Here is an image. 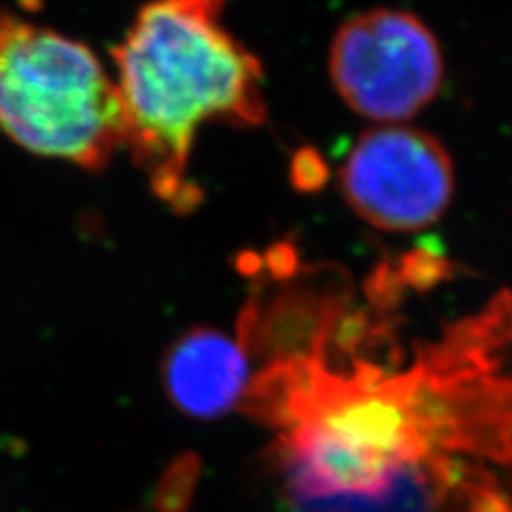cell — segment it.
<instances>
[{"mask_svg": "<svg viewBox=\"0 0 512 512\" xmlns=\"http://www.w3.org/2000/svg\"><path fill=\"white\" fill-rule=\"evenodd\" d=\"M227 0H150L114 47L124 148L154 195L175 214L197 210L203 190L190 180L199 128H237L267 118L259 58L224 26Z\"/></svg>", "mask_w": 512, "mask_h": 512, "instance_id": "obj_1", "label": "cell"}, {"mask_svg": "<svg viewBox=\"0 0 512 512\" xmlns=\"http://www.w3.org/2000/svg\"><path fill=\"white\" fill-rule=\"evenodd\" d=\"M0 131L37 156L103 171L124 148L116 82L88 45L0 13Z\"/></svg>", "mask_w": 512, "mask_h": 512, "instance_id": "obj_2", "label": "cell"}, {"mask_svg": "<svg viewBox=\"0 0 512 512\" xmlns=\"http://www.w3.org/2000/svg\"><path fill=\"white\" fill-rule=\"evenodd\" d=\"M335 92L357 116L404 124L438 99L442 47L431 28L402 9H370L348 18L329 47Z\"/></svg>", "mask_w": 512, "mask_h": 512, "instance_id": "obj_3", "label": "cell"}, {"mask_svg": "<svg viewBox=\"0 0 512 512\" xmlns=\"http://www.w3.org/2000/svg\"><path fill=\"white\" fill-rule=\"evenodd\" d=\"M338 178L350 210L389 233L427 229L455 195V167L446 148L406 124L365 131L346 154Z\"/></svg>", "mask_w": 512, "mask_h": 512, "instance_id": "obj_4", "label": "cell"}, {"mask_svg": "<svg viewBox=\"0 0 512 512\" xmlns=\"http://www.w3.org/2000/svg\"><path fill=\"white\" fill-rule=\"evenodd\" d=\"M160 380L175 410L214 421L235 410L250 384L246 346L212 327H195L173 340L160 363Z\"/></svg>", "mask_w": 512, "mask_h": 512, "instance_id": "obj_5", "label": "cell"}, {"mask_svg": "<svg viewBox=\"0 0 512 512\" xmlns=\"http://www.w3.org/2000/svg\"><path fill=\"white\" fill-rule=\"evenodd\" d=\"M199 476V463L197 459H180L169 468V474L163 478L158 489V506L163 512H182L188 506V500L195 489Z\"/></svg>", "mask_w": 512, "mask_h": 512, "instance_id": "obj_6", "label": "cell"}]
</instances>
